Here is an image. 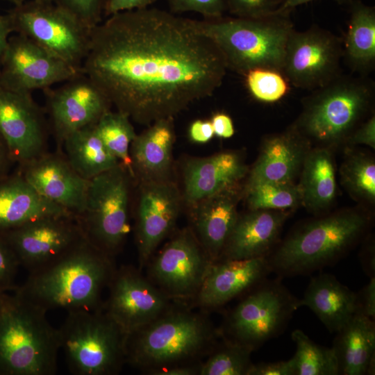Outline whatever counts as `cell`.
<instances>
[{
	"label": "cell",
	"mask_w": 375,
	"mask_h": 375,
	"mask_svg": "<svg viewBox=\"0 0 375 375\" xmlns=\"http://www.w3.org/2000/svg\"><path fill=\"white\" fill-rule=\"evenodd\" d=\"M227 70L196 20L149 8L113 14L92 28L81 67L117 110L144 125L210 97Z\"/></svg>",
	"instance_id": "6da1fadb"
},
{
	"label": "cell",
	"mask_w": 375,
	"mask_h": 375,
	"mask_svg": "<svg viewBox=\"0 0 375 375\" xmlns=\"http://www.w3.org/2000/svg\"><path fill=\"white\" fill-rule=\"evenodd\" d=\"M115 271L111 258L85 240L53 263L29 273L12 291L47 312L92 311L102 307V292Z\"/></svg>",
	"instance_id": "7a4b0ae2"
},
{
	"label": "cell",
	"mask_w": 375,
	"mask_h": 375,
	"mask_svg": "<svg viewBox=\"0 0 375 375\" xmlns=\"http://www.w3.org/2000/svg\"><path fill=\"white\" fill-rule=\"evenodd\" d=\"M47 312L13 292L0 294V375H54L58 329Z\"/></svg>",
	"instance_id": "3957f363"
},
{
	"label": "cell",
	"mask_w": 375,
	"mask_h": 375,
	"mask_svg": "<svg viewBox=\"0 0 375 375\" xmlns=\"http://www.w3.org/2000/svg\"><path fill=\"white\" fill-rule=\"evenodd\" d=\"M369 217L346 210L308 222L295 229L267 258L279 276L306 275L340 260L362 237Z\"/></svg>",
	"instance_id": "277c9868"
},
{
	"label": "cell",
	"mask_w": 375,
	"mask_h": 375,
	"mask_svg": "<svg viewBox=\"0 0 375 375\" xmlns=\"http://www.w3.org/2000/svg\"><path fill=\"white\" fill-rule=\"evenodd\" d=\"M290 14L262 18L223 16L196 22L218 47L227 69L244 76L257 67L282 72L286 43L294 29Z\"/></svg>",
	"instance_id": "5b68a950"
},
{
	"label": "cell",
	"mask_w": 375,
	"mask_h": 375,
	"mask_svg": "<svg viewBox=\"0 0 375 375\" xmlns=\"http://www.w3.org/2000/svg\"><path fill=\"white\" fill-rule=\"evenodd\" d=\"M374 86L367 76L341 74L304 98L292 126L307 140L325 144L347 140L369 112Z\"/></svg>",
	"instance_id": "8992f818"
},
{
	"label": "cell",
	"mask_w": 375,
	"mask_h": 375,
	"mask_svg": "<svg viewBox=\"0 0 375 375\" xmlns=\"http://www.w3.org/2000/svg\"><path fill=\"white\" fill-rule=\"evenodd\" d=\"M213 338L210 324L189 312H165L126 337V361L151 372L183 363Z\"/></svg>",
	"instance_id": "52a82bcc"
},
{
	"label": "cell",
	"mask_w": 375,
	"mask_h": 375,
	"mask_svg": "<svg viewBox=\"0 0 375 375\" xmlns=\"http://www.w3.org/2000/svg\"><path fill=\"white\" fill-rule=\"evenodd\" d=\"M60 350L74 375H112L126 362V335L102 307L68 312L58 328Z\"/></svg>",
	"instance_id": "ba28073f"
},
{
	"label": "cell",
	"mask_w": 375,
	"mask_h": 375,
	"mask_svg": "<svg viewBox=\"0 0 375 375\" xmlns=\"http://www.w3.org/2000/svg\"><path fill=\"white\" fill-rule=\"evenodd\" d=\"M130 177L119 165L90 179L85 208L78 217L86 240L110 258L130 231Z\"/></svg>",
	"instance_id": "9c48e42d"
},
{
	"label": "cell",
	"mask_w": 375,
	"mask_h": 375,
	"mask_svg": "<svg viewBox=\"0 0 375 375\" xmlns=\"http://www.w3.org/2000/svg\"><path fill=\"white\" fill-rule=\"evenodd\" d=\"M8 13L13 32L28 38L81 70L91 28L53 1H29L14 6Z\"/></svg>",
	"instance_id": "30bf717a"
},
{
	"label": "cell",
	"mask_w": 375,
	"mask_h": 375,
	"mask_svg": "<svg viewBox=\"0 0 375 375\" xmlns=\"http://www.w3.org/2000/svg\"><path fill=\"white\" fill-rule=\"evenodd\" d=\"M233 310L227 320L230 341L254 351L281 333L300 306L281 280H263Z\"/></svg>",
	"instance_id": "8fae6325"
},
{
	"label": "cell",
	"mask_w": 375,
	"mask_h": 375,
	"mask_svg": "<svg viewBox=\"0 0 375 375\" xmlns=\"http://www.w3.org/2000/svg\"><path fill=\"white\" fill-rule=\"evenodd\" d=\"M342 38L317 25L290 33L282 72L291 85L314 90L342 74Z\"/></svg>",
	"instance_id": "7c38bea8"
},
{
	"label": "cell",
	"mask_w": 375,
	"mask_h": 375,
	"mask_svg": "<svg viewBox=\"0 0 375 375\" xmlns=\"http://www.w3.org/2000/svg\"><path fill=\"white\" fill-rule=\"evenodd\" d=\"M19 266L32 273L53 263L86 240L78 217L48 216L0 232Z\"/></svg>",
	"instance_id": "4fadbf2b"
},
{
	"label": "cell",
	"mask_w": 375,
	"mask_h": 375,
	"mask_svg": "<svg viewBox=\"0 0 375 375\" xmlns=\"http://www.w3.org/2000/svg\"><path fill=\"white\" fill-rule=\"evenodd\" d=\"M81 72L28 38L16 34L10 37L0 60V85L32 93L64 83Z\"/></svg>",
	"instance_id": "5bb4252c"
},
{
	"label": "cell",
	"mask_w": 375,
	"mask_h": 375,
	"mask_svg": "<svg viewBox=\"0 0 375 375\" xmlns=\"http://www.w3.org/2000/svg\"><path fill=\"white\" fill-rule=\"evenodd\" d=\"M48 126L31 93L0 85V138L12 162L21 166L44 153Z\"/></svg>",
	"instance_id": "9a60e30c"
},
{
	"label": "cell",
	"mask_w": 375,
	"mask_h": 375,
	"mask_svg": "<svg viewBox=\"0 0 375 375\" xmlns=\"http://www.w3.org/2000/svg\"><path fill=\"white\" fill-rule=\"evenodd\" d=\"M44 91L49 128L60 147L69 135L96 124L112 106L102 90L82 72L61 86Z\"/></svg>",
	"instance_id": "2e32d148"
},
{
	"label": "cell",
	"mask_w": 375,
	"mask_h": 375,
	"mask_svg": "<svg viewBox=\"0 0 375 375\" xmlns=\"http://www.w3.org/2000/svg\"><path fill=\"white\" fill-rule=\"evenodd\" d=\"M102 308L127 335L165 313L167 297L135 269H115Z\"/></svg>",
	"instance_id": "e0dca14e"
},
{
	"label": "cell",
	"mask_w": 375,
	"mask_h": 375,
	"mask_svg": "<svg viewBox=\"0 0 375 375\" xmlns=\"http://www.w3.org/2000/svg\"><path fill=\"white\" fill-rule=\"evenodd\" d=\"M212 263L194 235L185 230L157 256L151 274L167 297L185 298L197 294Z\"/></svg>",
	"instance_id": "ac0fdd59"
},
{
	"label": "cell",
	"mask_w": 375,
	"mask_h": 375,
	"mask_svg": "<svg viewBox=\"0 0 375 375\" xmlns=\"http://www.w3.org/2000/svg\"><path fill=\"white\" fill-rule=\"evenodd\" d=\"M20 167L19 173L40 194L77 217L82 214L90 180L80 176L64 154L45 152Z\"/></svg>",
	"instance_id": "d6986e66"
},
{
	"label": "cell",
	"mask_w": 375,
	"mask_h": 375,
	"mask_svg": "<svg viewBox=\"0 0 375 375\" xmlns=\"http://www.w3.org/2000/svg\"><path fill=\"white\" fill-rule=\"evenodd\" d=\"M142 183L135 226L140 267L174 227L181 203L176 186L167 179Z\"/></svg>",
	"instance_id": "ffe728a7"
},
{
	"label": "cell",
	"mask_w": 375,
	"mask_h": 375,
	"mask_svg": "<svg viewBox=\"0 0 375 375\" xmlns=\"http://www.w3.org/2000/svg\"><path fill=\"white\" fill-rule=\"evenodd\" d=\"M270 272L267 258L216 261L202 281L198 301L206 307L222 306L256 286Z\"/></svg>",
	"instance_id": "44dd1931"
},
{
	"label": "cell",
	"mask_w": 375,
	"mask_h": 375,
	"mask_svg": "<svg viewBox=\"0 0 375 375\" xmlns=\"http://www.w3.org/2000/svg\"><path fill=\"white\" fill-rule=\"evenodd\" d=\"M288 215L277 210H253L238 215L218 260L267 258Z\"/></svg>",
	"instance_id": "7402d4cb"
},
{
	"label": "cell",
	"mask_w": 375,
	"mask_h": 375,
	"mask_svg": "<svg viewBox=\"0 0 375 375\" xmlns=\"http://www.w3.org/2000/svg\"><path fill=\"white\" fill-rule=\"evenodd\" d=\"M247 173L241 156L232 151L189 159L183 167L184 199L195 206L213 194L236 187Z\"/></svg>",
	"instance_id": "603a6c76"
},
{
	"label": "cell",
	"mask_w": 375,
	"mask_h": 375,
	"mask_svg": "<svg viewBox=\"0 0 375 375\" xmlns=\"http://www.w3.org/2000/svg\"><path fill=\"white\" fill-rule=\"evenodd\" d=\"M308 140L291 126L268 137L252 168L246 189L262 183H293L308 153Z\"/></svg>",
	"instance_id": "cb8c5ba5"
},
{
	"label": "cell",
	"mask_w": 375,
	"mask_h": 375,
	"mask_svg": "<svg viewBox=\"0 0 375 375\" xmlns=\"http://www.w3.org/2000/svg\"><path fill=\"white\" fill-rule=\"evenodd\" d=\"M235 188L213 194L194 206V223L198 240L213 262L219 259L238 217L239 197Z\"/></svg>",
	"instance_id": "d4e9b609"
},
{
	"label": "cell",
	"mask_w": 375,
	"mask_h": 375,
	"mask_svg": "<svg viewBox=\"0 0 375 375\" xmlns=\"http://www.w3.org/2000/svg\"><path fill=\"white\" fill-rule=\"evenodd\" d=\"M139 135L130 147L134 176L142 183L167 179L175 140L173 118L155 121Z\"/></svg>",
	"instance_id": "484cf974"
},
{
	"label": "cell",
	"mask_w": 375,
	"mask_h": 375,
	"mask_svg": "<svg viewBox=\"0 0 375 375\" xmlns=\"http://www.w3.org/2000/svg\"><path fill=\"white\" fill-rule=\"evenodd\" d=\"M56 215L76 216L40 194L19 172L0 180V232Z\"/></svg>",
	"instance_id": "4316f807"
},
{
	"label": "cell",
	"mask_w": 375,
	"mask_h": 375,
	"mask_svg": "<svg viewBox=\"0 0 375 375\" xmlns=\"http://www.w3.org/2000/svg\"><path fill=\"white\" fill-rule=\"evenodd\" d=\"M299 303L308 307L331 333H337L356 313V293L330 274L312 277Z\"/></svg>",
	"instance_id": "83f0119b"
},
{
	"label": "cell",
	"mask_w": 375,
	"mask_h": 375,
	"mask_svg": "<svg viewBox=\"0 0 375 375\" xmlns=\"http://www.w3.org/2000/svg\"><path fill=\"white\" fill-rule=\"evenodd\" d=\"M336 333L332 348L337 358L339 374H374V321L356 313Z\"/></svg>",
	"instance_id": "f1b7e54d"
},
{
	"label": "cell",
	"mask_w": 375,
	"mask_h": 375,
	"mask_svg": "<svg viewBox=\"0 0 375 375\" xmlns=\"http://www.w3.org/2000/svg\"><path fill=\"white\" fill-rule=\"evenodd\" d=\"M347 30L342 38L343 60L352 73L367 76L375 67V8L349 1Z\"/></svg>",
	"instance_id": "f546056e"
},
{
	"label": "cell",
	"mask_w": 375,
	"mask_h": 375,
	"mask_svg": "<svg viewBox=\"0 0 375 375\" xmlns=\"http://www.w3.org/2000/svg\"><path fill=\"white\" fill-rule=\"evenodd\" d=\"M298 185L301 204L312 212L327 208L336 194L335 172L331 153L319 148L307 153Z\"/></svg>",
	"instance_id": "4dcf8cb0"
},
{
	"label": "cell",
	"mask_w": 375,
	"mask_h": 375,
	"mask_svg": "<svg viewBox=\"0 0 375 375\" xmlns=\"http://www.w3.org/2000/svg\"><path fill=\"white\" fill-rule=\"evenodd\" d=\"M62 147L65 148L64 155L70 165L87 180L121 165L103 143L95 124L69 135Z\"/></svg>",
	"instance_id": "1f68e13d"
},
{
	"label": "cell",
	"mask_w": 375,
	"mask_h": 375,
	"mask_svg": "<svg viewBox=\"0 0 375 375\" xmlns=\"http://www.w3.org/2000/svg\"><path fill=\"white\" fill-rule=\"evenodd\" d=\"M130 117L120 112H104L95 124L96 131L108 151L134 176L130 156L131 144L136 136Z\"/></svg>",
	"instance_id": "d6a6232c"
},
{
	"label": "cell",
	"mask_w": 375,
	"mask_h": 375,
	"mask_svg": "<svg viewBox=\"0 0 375 375\" xmlns=\"http://www.w3.org/2000/svg\"><path fill=\"white\" fill-rule=\"evenodd\" d=\"M296 352L292 357L296 375H338L339 367L333 349L315 343L301 330L292 332Z\"/></svg>",
	"instance_id": "836d02e7"
},
{
	"label": "cell",
	"mask_w": 375,
	"mask_h": 375,
	"mask_svg": "<svg viewBox=\"0 0 375 375\" xmlns=\"http://www.w3.org/2000/svg\"><path fill=\"white\" fill-rule=\"evenodd\" d=\"M251 210H285L301 204L298 185L294 183H262L246 189Z\"/></svg>",
	"instance_id": "e575fe53"
},
{
	"label": "cell",
	"mask_w": 375,
	"mask_h": 375,
	"mask_svg": "<svg viewBox=\"0 0 375 375\" xmlns=\"http://www.w3.org/2000/svg\"><path fill=\"white\" fill-rule=\"evenodd\" d=\"M253 351L244 345L227 340L200 366L201 375H248L252 365Z\"/></svg>",
	"instance_id": "d590c367"
},
{
	"label": "cell",
	"mask_w": 375,
	"mask_h": 375,
	"mask_svg": "<svg viewBox=\"0 0 375 375\" xmlns=\"http://www.w3.org/2000/svg\"><path fill=\"white\" fill-rule=\"evenodd\" d=\"M342 182L357 197L374 202L375 200L374 160L362 153H355L344 162L341 168Z\"/></svg>",
	"instance_id": "8d00e7d4"
},
{
	"label": "cell",
	"mask_w": 375,
	"mask_h": 375,
	"mask_svg": "<svg viewBox=\"0 0 375 375\" xmlns=\"http://www.w3.org/2000/svg\"><path fill=\"white\" fill-rule=\"evenodd\" d=\"M246 87L257 101L272 103L283 99L290 90V83L280 70L257 67L244 76Z\"/></svg>",
	"instance_id": "74e56055"
},
{
	"label": "cell",
	"mask_w": 375,
	"mask_h": 375,
	"mask_svg": "<svg viewBox=\"0 0 375 375\" xmlns=\"http://www.w3.org/2000/svg\"><path fill=\"white\" fill-rule=\"evenodd\" d=\"M106 0H53L89 28H93L103 20Z\"/></svg>",
	"instance_id": "f35d334b"
},
{
	"label": "cell",
	"mask_w": 375,
	"mask_h": 375,
	"mask_svg": "<svg viewBox=\"0 0 375 375\" xmlns=\"http://www.w3.org/2000/svg\"><path fill=\"white\" fill-rule=\"evenodd\" d=\"M227 12L233 17L262 18L277 13L283 0H226Z\"/></svg>",
	"instance_id": "ab89813d"
},
{
	"label": "cell",
	"mask_w": 375,
	"mask_h": 375,
	"mask_svg": "<svg viewBox=\"0 0 375 375\" xmlns=\"http://www.w3.org/2000/svg\"><path fill=\"white\" fill-rule=\"evenodd\" d=\"M172 13L195 12L203 19H215L227 12L226 0H167Z\"/></svg>",
	"instance_id": "60d3db41"
},
{
	"label": "cell",
	"mask_w": 375,
	"mask_h": 375,
	"mask_svg": "<svg viewBox=\"0 0 375 375\" xmlns=\"http://www.w3.org/2000/svg\"><path fill=\"white\" fill-rule=\"evenodd\" d=\"M19 265L7 243L0 237V292L12 291Z\"/></svg>",
	"instance_id": "b9f144b4"
},
{
	"label": "cell",
	"mask_w": 375,
	"mask_h": 375,
	"mask_svg": "<svg viewBox=\"0 0 375 375\" xmlns=\"http://www.w3.org/2000/svg\"><path fill=\"white\" fill-rule=\"evenodd\" d=\"M248 375H296L292 358L272 362L252 364Z\"/></svg>",
	"instance_id": "7bdbcfd3"
},
{
	"label": "cell",
	"mask_w": 375,
	"mask_h": 375,
	"mask_svg": "<svg viewBox=\"0 0 375 375\" xmlns=\"http://www.w3.org/2000/svg\"><path fill=\"white\" fill-rule=\"evenodd\" d=\"M356 294V313L365 315L373 320L375 318V277L370 278Z\"/></svg>",
	"instance_id": "ee69618b"
},
{
	"label": "cell",
	"mask_w": 375,
	"mask_h": 375,
	"mask_svg": "<svg viewBox=\"0 0 375 375\" xmlns=\"http://www.w3.org/2000/svg\"><path fill=\"white\" fill-rule=\"evenodd\" d=\"M347 141L350 144H365L375 148V115H371L362 122L349 136Z\"/></svg>",
	"instance_id": "f6af8a7d"
},
{
	"label": "cell",
	"mask_w": 375,
	"mask_h": 375,
	"mask_svg": "<svg viewBox=\"0 0 375 375\" xmlns=\"http://www.w3.org/2000/svg\"><path fill=\"white\" fill-rule=\"evenodd\" d=\"M158 0H106L104 16L127 10L148 8Z\"/></svg>",
	"instance_id": "bcb514c9"
},
{
	"label": "cell",
	"mask_w": 375,
	"mask_h": 375,
	"mask_svg": "<svg viewBox=\"0 0 375 375\" xmlns=\"http://www.w3.org/2000/svg\"><path fill=\"white\" fill-rule=\"evenodd\" d=\"M214 135L210 120L197 119L189 128L190 138L196 143H206L213 138Z\"/></svg>",
	"instance_id": "7dc6e473"
},
{
	"label": "cell",
	"mask_w": 375,
	"mask_h": 375,
	"mask_svg": "<svg viewBox=\"0 0 375 375\" xmlns=\"http://www.w3.org/2000/svg\"><path fill=\"white\" fill-rule=\"evenodd\" d=\"M214 133L222 138H230L235 133V128L231 117L223 112H217L211 118Z\"/></svg>",
	"instance_id": "c3c4849f"
},
{
	"label": "cell",
	"mask_w": 375,
	"mask_h": 375,
	"mask_svg": "<svg viewBox=\"0 0 375 375\" xmlns=\"http://www.w3.org/2000/svg\"><path fill=\"white\" fill-rule=\"evenodd\" d=\"M200 366L182 364L156 369L151 372L156 375H194L199 374Z\"/></svg>",
	"instance_id": "681fc988"
},
{
	"label": "cell",
	"mask_w": 375,
	"mask_h": 375,
	"mask_svg": "<svg viewBox=\"0 0 375 375\" xmlns=\"http://www.w3.org/2000/svg\"><path fill=\"white\" fill-rule=\"evenodd\" d=\"M361 267L369 277H375V253L372 242L367 244L360 254Z\"/></svg>",
	"instance_id": "f907efd6"
},
{
	"label": "cell",
	"mask_w": 375,
	"mask_h": 375,
	"mask_svg": "<svg viewBox=\"0 0 375 375\" xmlns=\"http://www.w3.org/2000/svg\"><path fill=\"white\" fill-rule=\"evenodd\" d=\"M12 33L13 28L9 14H0V60Z\"/></svg>",
	"instance_id": "816d5d0a"
},
{
	"label": "cell",
	"mask_w": 375,
	"mask_h": 375,
	"mask_svg": "<svg viewBox=\"0 0 375 375\" xmlns=\"http://www.w3.org/2000/svg\"><path fill=\"white\" fill-rule=\"evenodd\" d=\"M315 0H283V2L277 10L278 12H290L292 10L299 6L308 3ZM338 3L349 2L351 0H335Z\"/></svg>",
	"instance_id": "f5cc1de1"
},
{
	"label": "cell",
	"mask_w": 375,
	"mask_h": 375,
	"mask_svg": "<svg viewBox=\"0 0 375 375\" xmlns=\"http://www.w3.org/2000/svg\"><path fill=\"white\" fill-rule=\"evenodd\" d=\"M10 162L12 160L10 158L6 147L0 138V180L6 177Z\"/></svg>",
	"instance_id": "db71d44e"
},
{
	"label": "cell",
	"mask_w": 375,
	"mask_h": 375,
	"mask_svg": "<svg viewBox=\"0 0 375 375\" xmlns=\"http://www.w3.org/2000/svg\"><path fill=\"white\" fill-rule=\"evenodd\" d=\"M6 1L10 2V3L13 4L14 6H19L25 2L29 1H34V0H5ZM47 1H53V0H47Z\"/></svg>",
	"instance_id": "11a10c76"
},
{
	"label": "cell",
	"mask_w": 375,
	"mask_h": 375,
	"mask_svg": "<svg viewBox=\"0 0 375 375\" xmlns=\"http://www.w3.org/2000/svg\"><path fill=\"white\" fill-rule=\"evenodd\" d=\"M1 292H0V294H1Z\"/></svg>",
	"instance_id": "9f6ffc18"
}]
</instances>
